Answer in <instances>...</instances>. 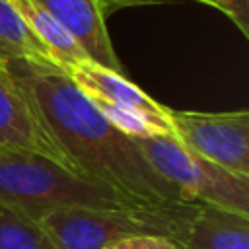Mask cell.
I'll list each match as a JSON object with an SVG mask.
<instances>
[{
	"mask_svg": "<svg viewBox=\"0 0 249 249\" xmlns=\"http://www.w3.org/2000/svg\"><path fill=\"white\" fill-rule=\"evenodd\" d=\"M146 161L169 181L185 200L212 204L249 216V177L231 173L185 148L175 136L134 138Z\"/></svg>",
	"mask_w": 249,
	"mask_h": 249,
	"instance_id": "277c9868",
	"label": "cell"
},
{
	"mask_svg": "<svg viewBox=\"0 0 249 249\" xmlns=\"http://www.w3.org/2000/svg\"><path fill=\"white\" fill-rule=\"evenodd\" d=\"M0 60H29L56 66L12 0H0Z\"/></svg>",
	"mask_w": 249,
	"mask_h": 249,
	"instance_id": "8fae6325",
	"label": "cell"
},
{
	"mask_svg": "<svg viewBox=\"0 0 249 249\" xmlns=\"http://www.w3.org/2000/svg\"><path fill=\"white\" fill-rule=\"evenodd\" d=\"M103 249H179L177 243H173L167 237L160 235H132L124 239H117L109 243Z\"/></svg>",
	"mask_w": 249,
	"mask_h": 249,
	"instance_id": "5bb4252c",
	"label": "cell"
},
{
	"mask_svg": "<svg viewBox=\"0 0 249 249\" xmlns=\"http://www.w3.org/2000/svg\"><path fill=\"white\" fill-rule=\"evenodd\" d=\"M0 249H54L39 222L0 204Z\"/></svg>",
	"mask_w": 249,
	"mask_h": 249,
	"instance_id": "7c38bea8",
	"label": "cell"
},
{
	"mask_svg": "<svg viewBox=\"0 0 249 249\" xmlns=\"http://www.w3.org/2000/svg\"><path fill=\"white\" fill-rule=\"evenodd\" d=\"M12 4L25 19L33 35L49 51L51 58L60 70L66 72L70 66L89 60L86 51L72 37V33L64 25H60L47 10H43L35 0H12Z\"/></svg>",
	"mask_w": 249,
	"mask_h": 249,
	"instance_id": "30bf717a",
	"label": "cell"
},
{
	"mask_svg": "<svg viewBox=\"0 0 249 249\" xmlns=\"http://www.w3.org/2000/svg\"><path fill=\"white\" fill-rule=\"evenodd\" d=\"M35 2L72 33V37L80 43V47L86 51L91 62L124 74V66L113 49L105 25V14L97 0H35Z\"/></svg>",
	"mask_w": 249,
	"mask_h": 249,
	"instance_id": "ba28073f",
	"label": "cell"
},
{
	"mask_svg": "<svg viewBox=\"0 0 249 249\" xmlns=\"http://www.w3.org/2000/svg\"><path fill=\"white\" fill-rule=\"evenodd\" d=\"M66 74L95 109L121 132L132 138L161 134L173 136L169 107L150 97L124 74L91 60L70 66Z\"/></svg>",
	"mask_w": 249,
	"mask_h": 249,
	"instance_id": "5b68a950",
	"label": "cell"
},
{
	"mask_svg": "<svg viewBox=\"0 0 249 249\" xmlns=\"http://www.w3.org/2000/svg\"><path fill=\"white\" fill-rule=\"evenodd\" d=\"M196 2H200V0H196Z\"/></svg>",
	"mask_w": 249,
	"mask_h": 249,
	"instance_id": "2e32d148",
	"label": "cell"
},
{
	"mask_svg": "<svg viewBox=\"0 0 249 249\" xmlns=\"http://www.w3.org/2000/svg\"><path fill=\"white\" fill-rule=\"evenodd\" d=\"M0 148L33 152L78 173L33 113L25 93L4 60H0Z\"/></svg>",
	"mask_w": 249,
	"mask_h": 249,
	"instance_id": "52a82bcc",
	"label": "cell"
},
{
	"mask_svg": "<svg viewBox=\"0 0 249 249\" xmlns=\"http://www.w3.org/2000/svg\"><path fill=\"white\" fill-rule=\"evenodd\" d=\"M0 204L39 222L66 206H121L111 189L64 165L21 150L0 148Z\"/></svg>",
	"mask_w": 249,
	"mask_h": 249,
	"instance_id": "3957f363",
	"label": "cell"
},
{
	"mask_svg": "<svg viewBox=\"0 0 249 249\" xmlns=\"http://www.w3.org/2000/svg\"><path fill=\"white\" fill-rule=\"evenodd\" d=\"M103 14H111L119 8H128V6H140V4H150L154 0H97Z\"/></svg>",
	"mask_w": 249,
	"mask_h": 249,
	"instance_id": "9a60e30c",
	"label": "cell"
},
{
	"mask_svg": "<svg viewBox=\"0 0 249 249\" xmlns=\"http://www.w3.org/2000/svg\"><path fill=\"white\" fill-rule=\"evenodd\" d=\"M179 249H249V216L198 204Z\"/></svg>",
	"mask_w": 249,
	"mask_h": 249,
	"instance_id": "9c48e42d",
	"label": "cell"
},
{
	"mask_svg": "<svg viewBox=\"0 0 249 249\" xmlns=\"http://www.w3.org/2000/svg\"><path fill=\"white\" fill-rule=\"evenodd\" d=\"M196 208V202L66 206L49 212L39 224L54 249H103L132 235H160L181 247Z\"/></svg>",
	"mask_w": 249,
	"mask_h": 249,
	"instance_id": "7a4b0ae2",
	"label": "cell"
},
{
	"mask_svg": "<svg viewBox=\"0 0 249 249\" xmlns=\"http://www.w3.org/2000/svg\"><path fill=\"white\" fill-rule=\"evenodd\" d=\"M173 136L191 152L243 177H249V111L169 109Z\"/></svg>",
	"mask_w": 249,
	"mask_h": 249,
	"instance_id": "8992f818",
	"label": "cell"
},
{
	"mask_svg": "<svg viewBox=\"0 0 249 249\" xmlns=\"http://www.w3.org/2000/svg\"><path fill=\"white\" fill-rule=\"evenodd\" d=\"M200 2L224 12L239 27V31L245 37H249V0H200Z\"/></svg>",
	"mask_w": 249,
	"mask_h": 249,
	"instance_id": "4fadbf2b",
	"label": "cell"
},
{
	"mask_svg": "<svg viewBox=\"0 0 249 249\" xmlns=\"http://www.w3.org/2000/svg\"><path fill=\"white\" fill-rule=\"evenodd\" d=\"M45 130L74 169L126 204L189 202L144 158L134 138L115 128L58 66L6 62Z\"/></svg>",
	"mask_w": 249,
	"mask_h": 249,
	"instance_id": "6da1fadb",
	"label": "cell"
}]
</instances>
